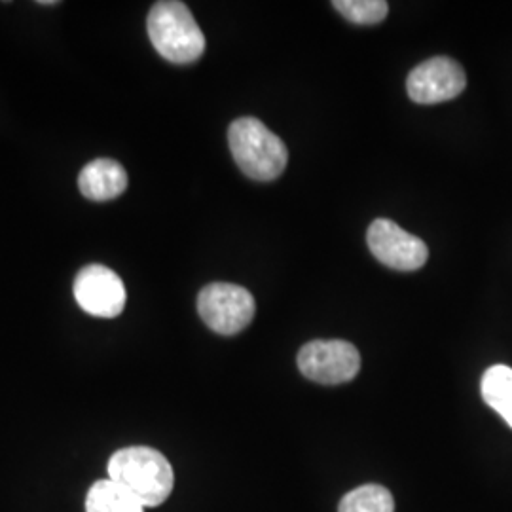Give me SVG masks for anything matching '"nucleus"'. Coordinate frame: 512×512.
I'll use <instances>...</instances> for the list:
<instances>
[{"instance_id":"f257e3e1","label":"nucleus","mask_w":512,"mask_h":512,"mask_svg":"<svg viewBox=\"0 0 512 512\" xmlns=\"http://www.w3.org/2000/svg\"><path fill=\"white\" fill-rule=\"evenodd\" d=\"M109 478L126 488L145 509L160 507L175 486L173 467L162 452L148 446H129L109 459Z\"/></svg>"},{"instance_id":"f03ea898","label":"nucleus","mask_w":512,"mask_h":512,"mask_svg":"<svg viewBox=\"0 0 512 512\" xmlns=\"http://www.w3.org/2000/svg\"><path fill=\"white\" fill-rule=\"evenodd\" d=\"M148 37L156 52L175 65H190L205 52L200 25L184 2H156L147 19Z\"/></svg>"},{"instance_id":"7ed1b4c3","label":"nucleus","mask_w":512,"mask_h":512,"mask_svg":"<svg viewBox=\"0 0 512 512\" xmlns=\"http://www.w3.org/2000/svg\"><path fill=\"white\" fill-rule=\"evenodd\" d=\"M228 143L239 169L255 181H274L289 162L285 143L256 118H238L228 129Z\"/></svg>"},{"instance_id":"20e7f679","label":"nucleus","mask_w":512,"mask_h":512,"mask_svg":"<svg viewBox=\"0 0 512 512\" xmlns=\"http://www.w3.org/2000/svg\"><path fill=\"white\" fill-rule=\"evenodd\" d=\"M198 311L213 332L234 336L255 319V298L245 287L234 283H211L198 296Z\"/></svg>"},{"instance_id":"39448f33","label":"nucleus","mask_w":512,"mask_h":512,"mask_svg":"<svg viewBox=\"0 0 512 512\" xmlns=\"http://www.w3.org/2000/svg\"><path fill=\"white\" fill-rule=\"evenodd\" d=\"M296 361L302 376L321 385L348 384L361 370L359 349L344 340H313Z\"/></svg>"},{"instance_id":"423d86ee","label":"nucleus","mask_w":512,"mask_h":512,"mask_svg":"<svg viewBox=\"0 0 512 512\" xmlns=\"http://www.w3.org/2000/svg\"><path fill=\"white\" fill-rule=\"evenodd\" d=\"M366 241L372 255L391 270L414 272L420 270L429 258L427 245L393 220H374L368 228Z\"/></svg>"},{"instance_id":"0eeeda50","label":"nucleus","mask_w":512,"mask_h":512,"mask_svg":"<svg viewBox=\"0 0 512 512\" xmlns=\"http://www.w3.org/2000/svg\"><path fill=\"white\" fill-rule=\"evenodd\" d=\"M467 86L463 67L452 57L439 55L423 61L408 74L406 90L412 101L420 105H437L456 99Z\"/></svg>"},{"instance_id":"6e6552de","label":"nucleus","mask_w":512,"mask_h":512,"mask_svg":"<svg viewBox=\"0 0 512 512\" xmlns=\"http://www.w3.org/2000/svg\"><path fill=\"white\" fill-rule=\"evenodd\" d=\"M74 298L78 306L95 317L112 319L126 308V287L120 275L107 266H84L74 277Z\"/></svg>"},{"instance_id":"1a4fd4ad","label":"nucleus","mask_w":512,"mask_h":512,"mask_svg":"<svg viewBox=\"0 0 512 512\" xmlns=\"http://www.w3.org/2000/svg\"><path fill=\"white\" fill-rule=\"evenodd\" d=\"M78 188L90 202H110L128 188V173L116 160L97 158L80 171Z\"/></svg>"},{"instance_id":"9d476101","label":"nucleus","mask_w":512,"mask_h":512,"mask_svg":"<svg viewBox=\"0 0 512 512\" xmlns=\"http://www.w3.org/2000/svg\"><path fill=\"white\" fill-rule=\"evenodd\" d=\"M86 512H145V507L126 488L103 478L88 490Z\"/></svg>"},{"instance_id":"9b49d317","label":"nucleus","mask_w":512,"mask_h":512,"mask_svg":"<svg viewBox=\"0 0 512 512\" xmlns=\"http://www.w3.org/2000/svg\"><path fill=\"white\" fill-rule=\"evenodd\" d=\"M482 397L512 429V368L495 365L482 376Z\"/></svg>"},{"instance_id":"f8f14e48","label":"nucleus","mask_w":512,"mask_h":512,"mask_svg":"<svg viewBox=\"0 0 512 512\" xmlns=\"http://www.w3.org/2000/svg\"><path fill=\"white\" fill-rule=\"evenodd\" d=\"M338 512H395V501L384 486L366 484L344 495Z\"/></svg>"},{"instance_id":"ddd939ff","label":"nucleus","mask_w":512,"mask_h":512,"mask_svg":"<svg viewBox=\"0 0 512 512\" xmlns=\"http://www.w3.org/2000/svg\"><path fill=\"white\" fill-rule=\"evenodd\" d=\"M332 6L344 18L357 25H374L387 18L389 4L385 0H336Z\"/></svg>"}]
</instances>
